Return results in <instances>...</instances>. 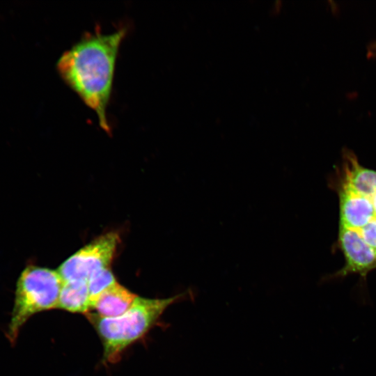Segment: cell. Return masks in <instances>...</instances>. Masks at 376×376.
Masks as SVG:
<instances>
[{
    "instance_id": "cell-3",
    "label": "cell",
    "mask_w": 376,
    "mask_h": 376,
    "mask_svg": "<svg viewBox=\"0 0 376 376\" xmlns=\"http://www.w3.org/2000/svg\"><path fill=\"white\" fill-rule=\"evenodd\" d=\"M185 295L184 292L164 299L137 296L124 313L114 318H103L91 312L86 313L102 340L104 361L109 363L119 361L123 351L143 336L169 306Z\"/></svg>"
},
{
    "instance_id": "cell-2",
    "label": "cell",
    "mask_w": 376,
    "mask_h": 376,
    "mask_svg": "<svg viewBox=\"0 0 376 376\" xmlns=\"http://www.w3.org/2000/svg\"><path fill=\"white\" fill-rule=\"evenodd\" d=\"M127 28L103 33L99 27L81 38L59 57L56 68L65 83L95 112L99 125L107 134L111 127L107 116L120 45Z\"/></svg>"
},
{
    "instance_id": "cell-9",
    "label": "cell",
    "mask_w": 376,
    "mask_h": 376,
    "mask_svg": "<svg viewBox=\"0 0 376 376\" xmlns=\"http://www.w3.org/2000/svg\"><path fill=\"white\" fill-rule=\"evenodd\" d=\"M374 46H375V49H374L375 50L374 51L376 52V45H375Z\"/></svg>"
},
{
    "instance_id": "cell-5",
    "label": "cell",
    "mask_w": 376,
    "mask_h": 376,
    "mask_svg": "<svg viewBox=\"0 0 376 376\" xmlns=\"http://www.w3.org/2000/svg\"><path fill=\"white\" fill-rule=\"evenodd\" d=\"M120 241L118 233L100 236L77 251L57 269L63 281H87L95 272L109 268Z\"/></svg>"
},
{
    "instance_id": "cell-7",
    "label": "cell",
    "mask_w": 376,
    "mask_h": 376,
    "mask_svg": "<svg viewBox=\"0 0 376 376\" xmlns=\"http://www.w3.org/2000/svg\"><path fill=\"white\" fill-rule=\"evenodd\" d=\"M58 308L72 312L87 313L91 311L88 282L63 281Z\"/></svg>"
},
{
    "instance_id": "cell-6",
    "label": "cell",
    "mask_w": 376,
    "mask_h": 376,
    "mask_svg": "<svg viewBox=\"0 0 376 376\" xmlns=\"http://www.w3.org/2000/svg\"><path fill=\"white\" fill-rule=\"evenodd\" d=\"M137 297L118 282L105 290L95 300L91 310L103 318H114L124 313Z\"/></svg>"
},
{
    "instance_id": "cell-8",
    "label": "cell",
    "mask_w": 376,
    "mask_h": 376,
    "mask_svg": "<svg viewBox=\"0 0 376 376\" xmlns=\"http://www.w3.org/2000/svg\"><path fill=\"white\" fill-rule=\"evenodd\" d=\"M116 282L109 268L100 270L90 277L88 281L90 309L97 297Z\"/></svg>"
},
{
    "instance_id": "cell-4",
    "label": "cell",
    "mask_w": 376,
    "mask_h": 376,
    "mask_svg": "<svg viewBox=\"0 0 376 376\" xmlns=\"http://www.w3.org/2000/svg\"><path fill=\"white\" fill-rule=\"evenodd\" d=\"M63 280L57 270L29 266L17 282L7 336L15 344L19 330L33 315L58 308Z\"/></svg>"
},
{
    "instance_id": "cell-1",
    "label": "cell",
    "mask_w": 376,
    "mask_h": 376,
    "mask_svg": "<svg viewBox=\"0 0 376 376\" xmlns=\"http://www.w3.org/2000/svg\"><path fill=\"white\" fill-rule=\"evenodd\" d=\"M329 184L338 199L335 246L345 264L327 280L358 274L364 285L368 274L376 269V171L361 165L353 152L345 150Z\"/></svg>"
}]
</instances>
